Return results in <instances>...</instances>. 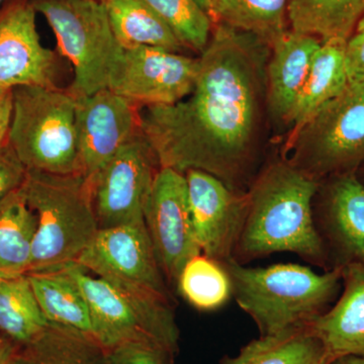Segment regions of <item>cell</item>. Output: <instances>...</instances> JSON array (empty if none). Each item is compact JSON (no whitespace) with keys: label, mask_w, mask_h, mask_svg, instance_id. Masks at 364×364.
<instances>
[{"label":"cell","mask_w":364,"mask_h":364,"mask_svg":"<svg viewBox=\"0 0 364 364\" xmlns=\"http://www.w3.org/2000/svg\"><path fill=\"white\" fill-rule=\"evenodd\" d=\"M270 46L215 23L198 57L193 92L173 105L139 107L141 133L160 167L202 170L246 193L267 131Z\"/></svg>","instance_id":"obj_1"},{"label":"cell","mask_w":364,"mask_h":364,"mask_svg":"<svg viewBox=\"0 0 364 364\" xmlns=\"http://www.w3.org/2000/svg\"><path fill=\"white\" fill-rule=\"evenodd\" d=\"M318 181L286 159L258 172L247 191L248 208L234 259L244 262L291 252L312 263L324 261L322 236L314 219Z\"/></svg>","instance_id":"obj_2"},{"label":"cell","mask_w":364,"mask_h":364,"mask_svg":"<svg viewBox=\"0 0 364 364\" xmlns=\"http://www.w3.org/2000/svg\"><path fill=\"white\" fill-rule=\"evenodd\" d=\"M222 264L232 296L257 325L260 336L308 327L327 311L343 274L342 267L318 273L294 263L252 268L231 259Z\"/></svg>","instance_id":"obj_3"},{"label":"cell","mask_w":364,"mask_h":364,"mask_svg":"<svg viewBox=\"0 0 364 364\" xmlns=\"http://www.w3.org/2000/svg\"><path fill=\"white\" fill-rule=\"evenodd\" d=\"M21 188L37 218L28 273L76 262L100 230L90 181L81 173L58 176L28 170Z\"/></svg>","instance_id":"obj_4"},{"label":"cell","mask_w":364,"mask_h":364,"mask_svg":"<svg viewBox=\"0 0 364 364\" xmlns=\"http://www.w3.org/2000/svg\"><path fill=\"white\" fill-rule=\"evenodd\" d=\"M13 102L7 143L26 168L58 176L81 173L76 97L70 91L21 86L13 90Z\"/></svg>","instance_id":"obj_5"},{"label":"cell","mask_w":364,"mask_h":364,"mask_svg":"<svg viewBox=\"0 0 364 364\" xmlns=\"http://www.w3.org/2000/svg\"><path fill=\"white\" fill-rule=\"evenodd\" d=\"M57 40L59 54L73 69L69 91L87 97L109 88L123 54L102 0H31Z\"/></svg>","instance_id":"obj_6"},{"label":"cell","mask_w":364,"mask_h":364,"mask_svg":"<svg viewBox=\"0 0 364 364\" xmlns=\"http://www.w3.org/2000/svg\"><path fill=\"white\" fill-rule=\"evenodd\" d=\"M318 181L349 173L364 161V81L348 83L296 133L289 136L284 157Z\"/></svg>","instance_id":"obj_7"},{"label":"cell","mask_w":364,"mask_h":364,"mask_svg":"<svg viewBox=\"0 0 364 364\" xmlns=\"http://www.w3.org/2000/svg\"><path fill=\"white\" fill-rule=\"evenodd\" d=\"M159 169L156 155L142 133L124 144L88 181L98 228L144 222V210Z\"/></svg>","instance_id":"obj_8"},{"label":"cell","mask_w":364,"mask_h":364,"mask_svg":"<svg viewBox=\"0 0 364 364\" xmlns=\"http://www.w3.org/2000/svg\"><path fill=\"white\" fill-rule=\"evenodd\" d=\"M198 72V57L163 48H124L109 79V90L138 105H168L193 92Z\"/></svg>","instance_id":"obj_9"},{"label":"cell","mask_w":364,"mask_h":364,"mask_svg":"<svg viewBox=\"0 0 364 364\" xmlns=\"http://www.w3.org/2000/svg\"><path fill=\"white\" fill-rule=\"evenodd\" d=\"M76 263L114 286L147 289L172 299L145 222L98 230Z\"/></svg>","instance_id":"obj_10"},{"label":"cell","mask_w":364,"mask_h":364,"mask_svg":"<svg viewBox=\"0 0 364 364\" xmlns=\"http://www.w3.org/2000/svg\"><path fill=\"white\" fill-rule=\"evenodd\" d=\"M144 222L165 279L176 284L184 265L202 254L191 224L186 174L160 167L144 210Z\"/></svg>","instance_id":"obj_11"},{"label":"cell","mask_w":364,"mask_h":364,"mask_svg":"<svg viewBox=\"0 0 364 364\" xmlns=\"http://www.w3.org/2000/svg\"><path fill=\"white\" fill-rule=\"evenodd\" d=\"M184 174L191 224L200 253L220 263L234 259L247 215V191H233L202 170H188Z\"/></svg>","instance_id":"obj_12"},{"label":"cell","mask_w":364,"mask_h":364,"mask_svg":"<svg viewBox=\"0 0 364 364\" xmlns=\"http://www.w3.org/2000/svg\"><path fill=\"white\" fill-rule=\"evenodd\" d=\"M139 107L109 88L76 97L79 161L87 181L141 133Z\"/></svg>","instance_id":"obj_13"},{"label":"cell","mask_w":364,"mask_h":364,"mask_svg":"<svg viewBox=\"0 0 364 364\" xmlns=\"http://www.w3.org/2000/svg\"><path fill=\"white\" fill-rule=\"evenodd\" d=\"M36 14L31 0H18L0 13V90L58 87V57L41 42Z\"/></svg>","instance_id":"obj_14"},{"label":"cell","mask_w":364,"mask_h":364,"mask_svg":"<svg viewBox=\"0 0 364 364\" xmlns=\"http://www.w3.org/2000/svg\"><path fill=\"white\" fill-rule=\"evenodd\" d=\"M343 267L344 289L333 308L308 326L324 350V364L348 356L364 358V265Z\"/></svg>","instance_id":"obj_15"},{"label":"cell","mask_w":364,"mask_h":364,"mask_svg":"<svg viewBox=\"0 0 364 364\" xmlns=\"http://www.w3.org/2000/svg\"><path fill=\"white\" fill-rule=\"evenodd\" d=\"M321 42L314 36L287 31L272 46L267 67V109L272 121L287 126L314 55Z\"/></svg>","instance_id":"obj_16"},{"label":"cell","mask_w":364,"mask_h":364,"mask_svg":"<svg viewBox=\"0 0 364 364\" xmlns=\"http://www.w3.org/2000/svg\"><path fill=\"white\" fill-rule=\"evenodd\" d=\"M66 267L85 296L91 334L105 350L126 342L152 340L143 332L134 309L116 287L102 277L88 274L78 263H69Z\"/></svg>","instance_id":"obj_17"},{"label":"cell","mask_w":364,"mask_h":364,"mask_svg":"<svg viewBox=\"0 0 364 364\" xmlns=\"http://www.w3.org/2000/svg\"><path fill=\"white\" fill-rule=\"evenodd\" d=\"M346 42H323L314 55L303 90L289 117V136L293 135L323 107L348 85L345 69Z\"/></svg>","instance_id":"obj_18"},{"label":"cell","mask_w":364,"mask_h":364,"mask_svg":"<svg viewBox=\"0 0 364 364\" xmlns=\"http://www.w3.org/2000/svg\"><path fill=\"white\" fill-rule=\"evenodd\" d=\"M105 349L91 333L48 323L39 335L18 345L14 364H105Z\"/></svg>","instance_id":"obj_19"},{"label":"cell","mask_w":364,"mask_h":364,"mask_svg":"<svg viewBox=\"0 0 364 364\" xmlns=\"http://www.w3.org/2000/svg\"><path fill=\"white\" fill-rule=\"evenodd\" d=\"M364 16V0H289L287 21L294 32L321 42L347 40Z\"/></svg>","instance_id":"obj_20"},{"label":"cell","mask_w":364,"mask_h":364,"mask_svg":"<svg viewBox=\"0 0 364 364\" xmlns=\"http://www.w3.org/2000/svg\"><path fill=\"white\" fill-rule=\"evenodd\" d=\"M21 188L0 200V277L9 279L30 272L37 230V218Z\"/></svg>","instance_id":"obj_21"},{"label":"cell","mask_w":364,"mask_h":364,"mask_svg":"<svg viewBox=\"0 0 364 364\" xmlns=\"http://www.w3.org/2000/svg\"><path fill=\"white\" fill-rule=\"evenodd\" d=\"M326 217L331 236L351 262L364 265V184L350 172L333 182Z\"/></svg>","instance_id":"obj_22"},{"label":"cell","mask_w":364,"mask_h":364,"mask_svg":"<svg viewBox=\"0 0 364 364\" xmlns=\"http://www.w3.org/2000/svg\"><path fill=\"white\" fill-rule=\"evenodd\" d=\"M112 31L124 48L150 46L181 53L186 48L144 0H102Z\"/></svg>","instance_id":"obj_23"},{"label":"cell","mask_w":364,"mask_h":364,"mask_svg":"<svg viewBox=\"0 0 364 364\" xmlns=\"http://www.w3.org/2000/svg\"><path fill=\"white\" fill-rule=\"evenodd\" d=\"M33 293L46 320L91 333L85 296L67 267L28 273Z\"/></svg>","instance_id":"obj_24"},{"label":"cell","mask_w":364,"mask_h":364,"mask_svg":"<svg viewBox=\"0 0 364 364\" xmlns=\"http://www.w3.org/2000/svg\"><path fill=\"white\" fill-rule=\"evenodd\" d=\"M289 0H210L213 23L256 36L272 46L287 30Z\"/></svg>","instance_id":"obj_25"},{"label":"cell","mask_w":364,"mask_h":364,"mask_svg":"<svg viewBox=\"0 0 364 364\" xmlns=\"http://www.w3.org/2000/svg\"><path fill=\"white\" fill-rule=\"evenodd\" d=\"M220 364H324V350L305 327L275 336H260Z\"/></svg>","instance_id":"obj_26"},{"label":"cell","mask_w":364,"mask_h":364,"mask_svg":"<svg viewBox=\"0 0 364 364\" xmlns=\"http://www.w3.org/2000/svg\"><path fill=\"white\" fill-rule=\"evenodd\" d=\"M48 323L28 274L0 277V332L23 345L39 335Z\"/></svg>","instance_id":"obj_27"},{"label":"cell","mask_w":364,"mask_h":364,"mask_svg":"<svg viewBox=\"0 0 364 364\" xmlns=\"http://www.w3.org/2000/svg\"><path fill=\"white\" fill-rule=\"evenodd\" d=\"M176 286L182 296L200 311L221 308L232 296L231 282L222 263L203 254L184 265Z\"/></svg>","instance_id":"obj_28"},{"label":"cell","mask_w":364,"mask_h":364,"mask_svg":"<svg viewBox=\"0 0 364 364\" xmlns=\"http://www.w3.org/2000/svg\"><path fill=\"white\" fill-rule=\"evenodd\" d=\"M171 28L186 49L202 54L210 42L213 21L196 0H144Z\"/></svg>","instance_id":"obj_29"},{"label":"cell","mask_w":364,"mask_h":364,"mask_svg":"<svg viewBox=\"0 0 364 364\" xmlns=\"http://www.w3.org/2000/svg\"><path fill=\"white\" fill-rule=\"evenodd\" d=\"M174 354L153 340H139L105 350V364H173Z\"/></svg>","instance_id":"obj_30"},{"label":"cell","mask_w":364,"mask_h":364,"mask_svg":"<svg viewBox=\"0 0 364 364\" xmlns=\"http://www.w3.org/2000/svg\"><path fill=\"white\" fill-rule=\"evenodd\" d=\"M28 169L9 143L0 146V200L25 183Z\"/></svg>","instance_id":"obj_31"},{"label":"cell","mask_w":364,"mask_h":364,"mask_svg":"<svg viewBox=\"0 0 364 364\" xmlns=\"http://www.w3.org/2000/svg\"><path fill=\"white\" fill-rule=\"evenodd\" d=\"M345 69L349 83L364 81V31L355 32L345 44Z\"/></svg>","instance_id":"obj_32"},{"label":"cell","mask_w":364,"mask_h":364,"mask_svg":"<svg viewBox=\"0 0 364 364\" xmlns=\"http://www.w3.org/2000/svg\"><path fill=\"white\" fill-rule=\"evenodd\" d=\"M13 107V90H0V146L9 140Z\"/></svg>","instance_id":"obj_33"},{"label":"cell","mask_w":364,"mask_h":364,"mask_svg":"<svg viewBox=\"0 0 364 364\" xmlns=\"http://www.w3.org/2000/svg\"><path fill=\"white\" fill-rule=\"evenodd\" d=\"M18 344L13 340L7 339L6 343L0 348V364H14Z\"/></svg>","instance_id":"obj_34"},{"label":"cell","mask_w":364,"mask_h":364,"mask_svg":"<svg viewBox=\"0 0 364 364\" xmlns=\"http://www.w3.org/2000/svg\"><path fill=\"white\" fill-rule=\"evenodd\" d=\"M333 364H364V358L348 356V358H340Z\"/></svg>","instance_id":"obj_35"},{"label":"cell","mask_w":364,"mask_h":364,"mask_svg":"<svg viewBox=\"0 0 364 364\" xmlns=\"http://www.w3.org/2000/svg\"><path fill=\"white\" fill-rule=\"evenodd\" d=\"M200 4V6L205 9L208 13V4H210V0H196Z\"/></svg>","instance_id":"obj_36"},{"label":"cell","mask_w":364,"mask_h":364,"mask_svg":"<svg viewBox=\"0 0 364 364\" xmlns=\"http://www.w3.org/2000/svg\"><path fill=\"white\" fill-rule=\"evenodd\" d=\"M359 31H364V16L359 23H358V26H356L355 32H359Z\"/></svg>","instance_id":"obj_37"},{"label":"cell","mask_w":364,"mask_h":364,"mask_svg":"<svg viewBox=\"0 0 364 364\" xmlns=\"http://www.w3.org/2000/svg\"><path fill=\"white\" fill-rule=\"evenodd\" d=\"M7 338L6 336H2V335H0V348H1L2 345L6 343Z\"/></svg>","instance_id":"obj_38"},{"label":"cell","mask_w":364,"mask_h":364,"mask_svg":"<svg viewBox=\"0 0 364 364\" xmlns=\"http://www.w3.org/2000/svg\"><path fill=\"white\" fill-rule=\"evenodd\" d=\"M6 1V0H0V6H1L4 2Z\"/></svg>","instance_id":"obj_39"}]
</instances>
